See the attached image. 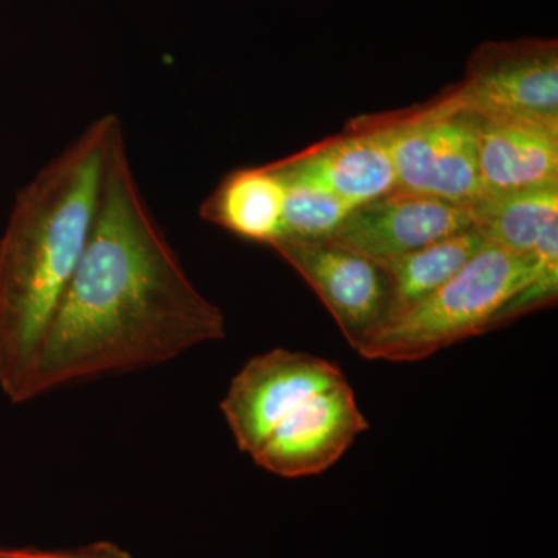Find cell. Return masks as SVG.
<instances>
[{
    "mask_svg": "<svg viewBox=\"0 0 558 558\" xmlns=\"http://www.w3.org/2000/svg\"><path fill=\"white\" fill-rule=\"evenodd\" d=\"M486 244L483 234L473 227L385 266L391 284L385 325L446 284Z\"/></svg>",
    "mask_w": 558,
    "mask_h": 558,
    "instance_id": "cell-14",
    "label": "cell"
},
{
    "mask_svg": "<svg viewBox=\"0 0 558 558\" xmlns=\"http://www.w3.org/2000/svg\"><path fill=\"white\" fill-rule=\"evenodd\" d=\"M473 116L486 196L558 183L556 124L520 117Z\"/></svg>",
    "mask_w": 558,
    "mask_h": 558,
    "instance_id": "cell-11",
    "label": "cell"
},
{
    "mask_svg": "<svg viewBox=\"0 0 558 558\" xmlns=\"http://www.w3.org/2000/svg\"><path fill=\"white\" fill-rule=\"evenodd\" d=\"M344 380L343 371L329 360L271 349L242 366L230 381L220 411L238 449L252 457L301 403Z\"/></svg>",
    "mask_w": 558,
    "mask_h": 558,
    "instance_id": "cell-5",
    "label": "cell"
},
{
    "mask_svg": "<svg viewBox=\"0 0 558 558\" xmlns=\"http://www.w3.org/2000/svg\"><path fill=\"white\" fill-rule=\"evenodd\" d=\"M538 267L532 278L497 312L490 329L515 322L556 303L558 296V219L549 223L534 248Z\"/></svg>",
    "mask_w": 558,
    "mask_h": 558,
    "instance_id": "cell-16",
    "label": "cell"
},
{
    "mask_svg": "<svg viewBox=\"0 0 558 558\" xmlns=\"http://www.w3.org/2000/svg\"><path fill=\"white\" fill-rule=\"evenodd\" d=\"M269 167L284 185L323 191L359 207L396 190L388 131L379 116L352 121L343 135Z\"/></svg>",
    "mask_w": 558,
    "mask_h": 558,
    "instance_id": "cell-9",
    "label": "cell"
},
{
    "mask_svg": "<svg viewBox=\"0 0 558 558\" xmlns=\"http://www.w3.org/2000/svg\"><path fill=\"white\" fill-rule=\"evenodd\" d=\"M120 132L113 113L81 132L21 194L0 242V388L11 402L33 399L40 347L89 242Z\"/></svg>",
    "mask_w": 558,
    "mask_h": 558,
    "instance_id": "cell-2",
    "label": "cell"
},
{
    "mask_svg": "<svg viewBox=\"0 0 558 558\" xmlns=\"http://www.w3.org/2000/svg\"><path fill=\"white\" fill-rule=\"evenodd\" d=\"M68 550H40L33 548L25 549H2L0 558H65Z\"/></svg>",
    "mask_w": 558,
    "mask_h": 558,
    "instance_id": "cell-18",
    "label": "cell"
},
{
    "mask_svg": "<svg viewBox=\"0 0 558 558\" xmlns=\"http://www.w3.org/2000/svg\"><path fill=\"white\" fill-rule=\"evenodd\" d=\"M475 229L487 244L527 255L558 219V183L537 189L487 194L472 205Z\"/></svg>",
    "mask_w": 558,
    "mask_h": 558,
    "instance_id": "cell-13",
    "label": "cell"
},
{
    "mask_svg": "<svg viewBox=\"0 0 558 558\" xmlns=\"http://www.w3.org/2000/svg\"><path fill=\"white\" fill-rule=\"evenodd\" d=\"M286 186L269 165L231 172L202 204L201 216L244 240L270 245L282 236Z\"/></svg>",
    "mask_w": 558,
    "mask_h": 558,
    "instance_id": "cell-12",
    "label": "cell"
},
{
    "mask_svg": "<svg viewBox=\"0 0 558 558\" xmlns=\"http://www.w3.org/2000/svg\"><path fill=\"white\" fill-rule=\"evenodd\" d=\"M269 247L315 290L355 351L387 322L391 284L379 264L332 241L278 240Z\"/></svg>",
    "mask_w": 558,
    "mask_h": 558,
    "instance_id": "cell-7",
    "label": "cell"
},
{
    "mask_svg": "<svg viewBox=\"0 0 558 558\" xmlns=\"http://www.w3.org/2000/svg\"><path fill=\"white\" fill-rule=\"evenodd\" d=\"M65 558H134L116 543L98 542L83 548L68 550Z\"/></svg>",
    "mask_w": 558,
    "mask_h": 558,
    "instance_id": "cell-17",
    "label": "cell"
},
{
    "mask_svg": "<svg viewBox=\"0 0 558 558\" xmlns=\"http://www.w3.org/2000/svg\"><path fill=\"white\" fill-rule=\"evenodd\" d=\"M368 428L344 380L301 403L250 458L271 475L307 478L332 468Z\"/></svg>",
    "mask_w": 558,
    "mask_h": 558,
    "instance_id": "cell-8",
    "label": "cell"
},
{
    "mask_svg": "<svg viewBox=\"0 0 558 558\" xmlns=\"http://www.w3.org/2000/svg\"><path fill=\"white\" fill-rule=\"evenodd\" d=\"M538 267L527 255L486 244L449 279L410 310L381 326L359 354L368 360L418 362L490 330L497 312Z\"/></svg>",
    "mask_w": 558,
    "mask_h": 558,
    "instance_id": "cell-3",
    "label": "cell"
},
{
    "mask_svg": "<svg viewBox=\"0 0 558 558\" xmlns=\"http://www.w3.org/2000/svg\"><path fill=\"white\" fill-rule=\"evenodd\" d=\"M457 92L470 112L520 117L558 126L557 39L481 44L470 57Z\"/></svg>",
    "mask_w": 558,
    "mask_h": 558,
    "instance_id": "cell-6",
    "label": "cell"
},
{
    "mask_svg": "<svg viewBox=\"0 0 558 558\" xmlns=\"http://www.w3.org/2000/svg\"><path fill=\"white\" fill-rule=\"evenodd\" d=\"M473 227L472 205L395 190L360 205L326 241L343 245L385 267Z\"/></svg>",
    "mask_w": 558,
    "mask_h": 558,
    "instance_id": "cell-10",
    "label": "cell"
},
{
    "mask_svg": "<svg viewBox=\"0 0 558 558\" xmlns=\"http://www.w3.org/2000/svg\"><path fill=\"white\" fill-rule=\"evenodd\" d=\"M388 131L396 191L453 204L473 205L486 196L481 183L475 116L457 87L405 112L379 116Z\"/></svg>",
    "mask_w": 558,
    "mask_h": 558,
    "instance_id": "cell-4",
    "label": "cell"
},
{
    "mask_svg": "<svg viewBox=\"0 0 558 558\" xmlns=\"http://www.w3.org/2000/svg\"><path fill=\"white\" fill-rule=\"evenodd\" d=\"M286 186L279 240L326 241L359 205L323 191Z\"/></svg>",
    "mask_w": 558,
    "mask_h": 558,
    "instance_id": "cell-15",
    "label": "cell"
},
{
    "mask_svg": "<svg viewBox=\"0 0 558 558\" xmlns=\"http://www.w3.org/2000/svg\"><path fill=\"white\" fill-rule=\"evenodd\" d=\"M226 336L222 312L194 288L150 215L120 132L89 242L40 347L33 399L153 368Z\"/></svg>",
    "mask_w": 558,
    "mask_h": 558,
    "instance_id": "cell-1",
    "label": "cell"
}]
</instances>
